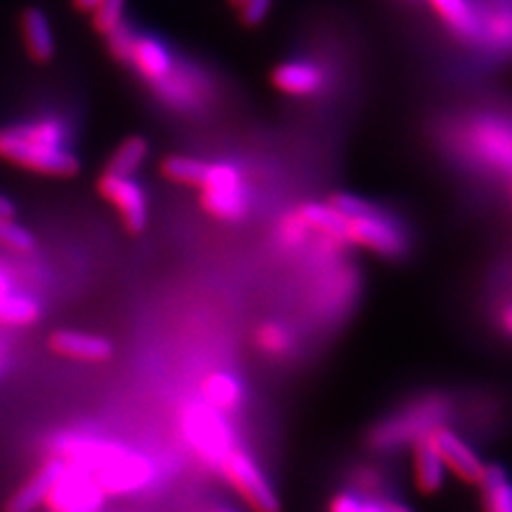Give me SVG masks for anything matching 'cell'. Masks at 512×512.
I'll list each match as a JSON object with an SVG mask.
<instances>
[{
    "label": "cell",
    "mask_w": 512,
    "mask_h": 512,
    "mask_svg": "<svg viewBox=\"0 0 512 512\" xmlns=\"http://www.w3.org/2000/svg\"><path fill=\"white\" fill-rule=\"evenodd\" d=\"M0 158L52 178H71L79 171L77 156L67 148V128L52 118L0 128Z\"/></svg>",
    "instance_id": "6da1fadb"
},
{
    "label": "cell",
    "mask_w": 512,
    "mask_h": 512,
    "mask_svg": "<svg viewBox=\"0 0 512 512\" xmlns=\"http://www.w3.org/2000/svg\"><path fill=\"white\" fill-rule=\"evenodd\" d=\"M56 451V457L88 472L105 495L139 491L152 478V466L146 457L116 444L64 438Z\"/></svg>",
    "instance_id": "7a4b0ae2"
},
{
    "label": "cell",
    "mask_w": 512,
    "mask_h": 512,
    "mask_svg": "<svg viewBox=\"0 0 512 512\" xmlns=\"http://www.w3.org/2000/svg\"><path fill=\"white\" fill-rule=\"evenodd\" d=\"M331 203L344 216V244L378 256L404 254L408 237L402 224L380 207L352 195H335Z\"/></svg>",
    "instance_id": "3957f363"
},
{
    "label": "cell",
    "mask_w": 512,
    "mask_h": 512,
    "mask_svg": "<svg viewBox=\"0 0 512 512\" xmlns=\"http://www.w3.org/2000/svg\"><path fill=\"white\" fill-rule=\"evenodd\" d=\"M451 404L444 395H423L382 419L372 431V446L378 451H399L412 446L431 431L446 425Z\"/></svg>",
    "instance_id": "277c9868"
},
{
    "label": "cell",
    "mask_w": 512,
    "mask_h": 512,
    "mask_svg": "<svg viewBox=\"0 0 512 512\" xmlns=\"http://www.w3.org/2000/svg\"><path fill=\"white\" fill-rule=\"evenodd\" d=\"M197 190L203 210L220 222H239L250 212V190L244 173L227 160H207Z\"/></svg>",
    "instance_id": "5b68a950"
},
{
    "label": "cell",
    "mask_w": 512,
    "mask_h": 512,
    "mask_svg": "<svg viewBox=\"0 0 512 512\" xmlns=\"http://www.w3.org/2000/svg\"><path fill=\"white\" fill-rule=\"evenodd\" d=\"M107 45L116 60L133 67L152 86L165 82L175 69V64H178L171 56V52L158 39L137 35V32L124 22L116 30L109 32Z\"/></svg>",
    "instance_id": "8992f818"
},
{
    "label": "cell",
    "mask_w": 512,
    "mask_h": 512,
    "mask_svg": "<svg viewBox=\"0 0 512 512\" xmlns=\"http://www.w3.org/2000/svg\"><path fill=\"white\" fill-rule=\"evenodd\" d=\"M182 431L195 453L214 468H220L224 457L235 451V436L227 414L207 406L203 399L184 408Z\"/></svg>",
    "instance_id": "52a82bcc"
},
{
    "label": "cell",
    "mask_w": 512,
    "mask_h": 512,
    "mask_svg": "<svg viewBox=\"0 0 512 512\" xmlns=\"http://www.w3.org/2000/svg\"><path fill=\"white\" fill-rule=\"evenodd\" d=\"M227 480V485L239 495L252 512H280V500L271 487L269 478L242 448H235L233 453L224 457L218 468Z\"/></svg>",
    "instance_id": "ba28073f"
},
{
    "label": "cell",
    "mask_w": 512,
    "mask_h": 512,
    "mask_svg": "<svg viewBox=\"0 0 512 512\" xmlns=\"http://www.w3.org/2000/svg\"><path fill=\"white\" fill-rule=\"evenodd\" d=\"M466 150L476 163L512 175V122L502 118H474L463 133Z\"/></svg>",
    "instance_id": "9c48e42d"
},
{
    "label": "cell",
    "mask_w": 512,
    "mask_h": 512,
    "mask_svg": "<svg viewBox=\"0 0 512 512\" xmlns=\"http://www.w3.org/2000/svg\"><path fill=\"white\" fill-rule=\"evenodd\" d=\"M103 498L105 493L88 472L67 463L43 506L50 512H96L103 506Z\"/></svg>",
    "instance_id": "30bf717a"
},
{
    "label": "cell",
    "mask_w": 512,
    "mask_h": 512,
    "mask_svg": "<svg viewBox=\"0 0 512 512\" xmlns=\"http://www.w3.org/2000/svg\"><path fill=\"white\" fill-rule=\"evenodd\" d=\"M427 440L438 453L446 474H453L455 478L463 480V483L468 485H478V480L483 476L487 463L480 459V455L466 440H463L459 434H455L448 425H442L431 431Z\"/></svg>",
    "instance_id": "8fae6325"
},
{
    "label": "cell",
    "mask_w": 512,
    "mask_h": 512,
    "mask_svg": "<svg viewBox=\"0 0 512 512\" xmlns=\"http://www.w3.org/2000/svg\"><path fill=\"white\" fill-rule=\"evenodd\" d=\"M96 188H99V195L105 201L114 205V210L120 214L126 231L141 233L148 227V199L137 180L103 173Z\"/></svg>",
    "instance_id": "7c38bea8"
},
{
    "label": "cell",
    "mask_w": 512,
    "mask_h": 512,
    "mask_svg": "<svg viewBox=\"0 0 512 512\" xmlns=\"http://www.w3.org/2000/svg\"><path fill=\"white\" fill-rule=\"evenodd\" d=\"M50 348L58 357L82 361V363H103L114 355V346L103 335L60 329L50 335Z\"/></svg>",
    "instance_id": "4fadbf2b"
},
{
    "label": "cell",
    "mask_w": 512,
    "mask_h": 512,
    "mask_svg": "<svg viewBox=\"0 0 512 512\" xmlns=\"http://www.w3.org/2000/svg\"><path fill=\"white\" fill-rule=\"evenodd\" d=\"M476 41L495 52H512V0H493L476 11Z\"/></svg>",
    "instance_id": "5bb4252c"
},
{
    "label": "cell",
    "mask_w": 512,
    "mask_h": 512,
    "mask_svg": "<svg viewBox=\"0 0 512 512\" xmlns=\"http://www.w3.org/2000/svg\"><path fill=\"white\" fill-rule=\"evenodd\" d=\"M158 99H163L169 107L178 111H192L205 103L207 99V84L197 73L186 71L175 64L171 75L154 86Z\"/></svg>",
    "instance_id": "9a60e30c"
},
{
    "label": "cell",
    "mask_w": 512,
    "mask_h": 512,
    "mask_svg": "<svg viewBox=\"0 0 512 512\" xmlns=\"http://www.w3.org/2000/svg\"><path fill=\"white\" fill-rule=\"evenodd\" d=\"M271 84L286 96H314L325 86V73L306 60H288L278 64L271 73Z\"/></svg>",
    "instance_id": "2e32d148"
},
{
    "label": "cell",
    "mask_w": 512,
    "mask_h": 512,
    "mask_svg": "<svg viewBox=\"0 0 512 512\" xmlns=\"http://www.w3.org/2000/svg\"><path fill=\"white\" fill-rule=\"evenodd\" d=\"M64 466V459L60 457H50L43 466L35 472L28 483H24L18 493L13 495L7 504V512H32L37 506H43L45 498L50 495L52 487L56 485V480L60 478Z\"/></svg>",
    "instance_id": "e0dca14e"
},
{
    "label": "cell",
    "mask_w": 512,
    "mask_h": 512,
    "mask_svg": "<svg viewBox=\"0 0 512 512\" xmlns=\"http://www.w3.org/2000/svg\"><path fill=\"white\" fill-rule=\"evenodd\" d=\"M41 318V303L15 286L0 269V327H28Z\"/></svg>",
    "instance_id": "ac0fdd59"
},
{
    "label": "cell",
    "mask_w": 512,
    "mask_h": 512,
    "mask_svg": "<svg viewBox=\"0 0 512 512\" xmlns=\"http://www.w3.org/2000/svg\"><path fill=\"white\" fill-rule=\"evenodd\" d=\"M412 476L416 489L425 495L438 493L446 480V470L427 436L412 444Z\"/></svg>",
    "instance_id": "d6986e66"
},
{
    "label": "cell",
    "mask_w": 512,
    "mask_h": 512,
    "mask_svg": "<svg viewBox=\"0 0 512 512\" xmlns=\"http://www.w3.org/2000/svg\"><path fill=\"white\" fill-rule=\"evenodd\" d=\"M201 397L207 406L222 414L237 410L244 402V384L229 372H212L201 382Z\"/></svg>",
    "instance_id": "ffe728a7"
},
{
    "label": "cell",
    "mask_w": 512,
    "mask_h": 512,
    "mask_svg": "<svg viewBox=\"0 0 512 512\" xmlns=\"http://www.w3.org/2000/svg\"><path fill=\"white\" fill-rule=\"evenodd\" d=\"M22 35L28 56L35 62H50L54 56V37L50 22L39 9H26L22 13Z\"/></svg>",
    "instance_id": "44dd1931"
},
{
    "label": "cell",
    "mask_w": 512,
    "mask_h": 512,
    "mask_svg": "<svg viewBox=\"0 0 512 512\" xmlns=\"http://www.w3.org/2000/svg\"><path fill=\"white\" fill-rule=\"evenodd\" d=\"M476 487L483 512H512V478L504 468L487 466Z\"/></svg>",
    "instance_id": "7402d4cb"
},
{
    "label": "cell",
    "mask_w": 512,
    "mask_h": 512,
    "mask_svg": "<svg viewBox=\"0 0 512 512\" xmlns=\"http://www.w3.org/2000/svg\"><path fill=\"white\" fill-rule=\"evenodd\" d=\"M427 3L457 37L466 41H476V9L470 5V0H427Z\"/></svg>",
    "instance_id": "603a6c76"
},
{
    "label": "cell",
    "mask_w": 512,
    "mask_h": 512,
    "mask_svg": "<svg viewBox=\"0 0 512 512\" xmlns=\"http://www.w3.org/2000/svg\"><path fill=\"white\" fill-rule=\"evenodd\" d=\"M148 141L143 137H128L124 139L116 152L111 154L105 173L122 175V178H133L148 158Z\"/></svg>",
    "instance_id": "cb8c5ba5"
},
{
    "label": "cell",
    "mask_w": 512,
    "mask_h": 512,
    "mask_svg": "<svg viewBox=\"0 0 512 512\" xmlns=\"http://www.w3.org/2000/svg\"><path fill=\"white\" fill-rule=\"evenodd\" d=\"M205 165H207V160H201V158L169 156L163 160L160 171H163L167 180H171L175 184L188 186V188H199L201 178L205 173Z\"/></svg>",
    "instance_id": "d4e9b609"
},
{
    "label": "cell",
    "mask_w": 512,
    "mask_h": 512,
    "mask_svg": "<svg viewBox=\"0 0 512 512\" xmlns=\"http://www.w3.org/2000/svg\"><path fill=\"white\" fill-rule=\"evenodd\" d=\"M254 344L259 348L263 355L267 357H286L293 348V333L288 331L282 323H263L259 329H256L254 335Z\"/></svg>",
    "instance_id": "484cf974"
},
{
    "label": "cell",
    "mask_w": 512,
    "mask_h": 512,
    "mask_svg": "<svg viewBox=\"0 0 512 512\" xmlns=\"http://www.w3.org/2000/svg\"><path fill=\"white\" fill-rule=\"evenodd\" d=\"M0 248L13 254H30L35 250V237L13 218H0Z\"/></svg>",
    "instance_id": "4316f807"
},
{
    "label": "cell",
    "mask_w": 512,
    "mask_h": 512,
    "mask_svg": "<svg viewBox=\"0 0 512 512\" xmlns=\"http://www.w3.org/2000/svg\"><path fill=\"white\" fill-rule=\"evenodd\" d=\"M124 7L126 0H101L92 11V26L101 35H109L111 30H116L124 22Z\"/></svg>",
    "instance_id": "83f0119b"
},
{
    "label": "cell",
    "mask_w": 512,
    "mask_h": 512,
    "mask_svg": "<svg viewBox=\"0 0 512 512\" xmlns=\"http://www.w3.org/2000/svg\"><path fill=\"white\" fill-rule=\"evenodd\" d=\"M380 498H370L357 491H342L329 502V512H382Z\"/></svg>",
    "instance_id": "f1b7e54d"
},
{
    "label": "cell",
    "mask_w": 512,
    "mask_h": 512,
    "mask_svg": "<svg viewBox=\"0 0 512 512\" xmlns=\"http://www.w3.org/2000/svg\"><path fill=\"white\" fill-rule=\"evenodd\" d=\"M271 7H274V0H242L239 5V18L246 26H259L265 22Z\"/></svg>",
    "instance_id": "f546056e"
},
{
    "label": "cell",
    "mask_w": 512,
    "mask_h": 512,
    "mask_svg": "<svg viewBox=\"0 0 512 512\" xmlns=\"http://www.w3.org/2000/svg\"><path fill=\"white\" fill-rule=\"evenodd\" d=\"M380 506H382V512H414L406 502L402 500H395V498H380Z\"/></svg>",
    "instance_id": "4dcf8cb0"
},
{
    "label": "cell",
    "mask_w": 512,
    "mask_h": 512,
    "mask_svg": "<svg viewBox=\"0 0 512 512\" xmlns=\"http://www.w3.org/2000/svg\"><path fill=\"white\" fill-rule=\"evenodd\" d=\"M498 323H500V329L508 335V338H512V303H508V306H504L500 310Z\"/></svg>",
    "instance_id": "1f68e13d"
},
{
    "label": "cell",
    "mask_w": 512,
    "mask_h": 512,
    "mask_svg": "<svg viewBox=\"0 0 512 512\" xmlns=\"http://www.w3.org/2000/svg\"><path fill=\"white\" fill-rule=\"evenodd\" d=\"M13 214H15L13 203L5 195H0V218H13Z\"/></svg>",
    "instance_id": "d6a6232c"
},
{
    "label": "cell",
    "mask_w": 512,
    "mask_h": 512,
    "mask_svg": "<svg viewBox=\"0 0 512 512\" xmlns=\"http://www.w3.org/2000/svg\"><path fill=\"white\" fill-rule=\"evenodd\" d=\"M101 0H73V5H75V9H79V11H88V13H92L94 11V7L99 5Z\"/></svg>",
    "instance_id": "836d02e7"
},
{
    "label": "cell",
    "mask_w": 512,
    "mask_h": 512,
    "mask_svg": "<svg viewBox=\"0 0 512 512\" xmlns=\"http://www.w3.org/2000/svg\"><path fill=\"white\" fill-rule=\"evenodd\" d=\"M7 361H9V348H7V344L3 340H0V372L5 370Z\"/></svg>",
    "instance_id": "e575fe53"
},
{
    "label": "cell",
    "mask_w": 512,
    "mask_h": 512,
    "mask_svg": "<svg viewBox=\"0 0 512 512\" xmlns=\"http://www.w3.org/2000/svg\"><path fill=\"white\" fill-rule=\"evenodd\" d=\"M231 3H233L235 7H239V5H242V0H231Z\"/></svg>",
    "instance_id": "d590c367"
},
{
    "label": "cell",
    "mask_w": 512,
    "mask_h": 512,
    "mask_svg": "<svg viewBox=\"0 0 512 512\" xmlns=\"http://www.w3.org/2000/svg\"><path fill=\"white\" fill-rule=\"evenodd\" d=\"M216 512H235V510H216Z\"/></svg>",
    "instance_id": "8d00e7d4"
}]
</instances>
